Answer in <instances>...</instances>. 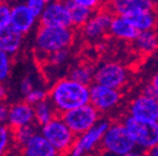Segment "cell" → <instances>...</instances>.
<instances>
[{"label":"cell","instance_id":"obj_1","mask_svg":"<svg viewBox=\"0 0 158 156\" xmlns=\"http://www.w3.org/2000/svg\"><path fill=\"white\" fill-rule=\"evenodd\" d=\"M47 98L59 116L78 107L89 104V86H85L70 80L59 79L48 91Z\"/></svg>","mask_w":158,"mask_h":156},{"label":"cell","instance_id":"obj_2","mask_svg":"<svg viewBox=\"0 0 158 156\" xmlns=\"http://www.w3.org/2000/svg\"><path fill=\"white\" fill-rule=\"evenodd\" d=\"M75 38V32L73 27H37L34 36L35 51L41 56L47 55L58 50L68 49Z\"/></svg>","mask_w":158,"mask_h":156},{"label":"cell","instance_id":"obj_3","mask_svg":"<svg viewBox=\"0 0 158 156\" xmlns=\"http://www.w3.org/2000/svg\"><path fill=\"white\" fill-rule=\"evenodd\" d=\"M40 133L55 150L58 156L67 155L76 140V135L69 130L59 115L41 127Z\"/></svg>","mask_w":158,"mask_h":156},{"label":"cell","instance_id":"obj_4","mask_svg":"<svg viewBox=\"0 0 158 156\" xmlns=\"http://www.w3.org/2000/svg\"><path fill=\"white\" fill-rule=\"evenodd\" d=\"M100 146L111 156H124L136 151V145L124 124L112 123L103 134Z\"/></svg>","mask_w":158,"mask_h":156},{"label":"cell","instance_id":"obj_5","mask_svg":"<svg viewBox=\"0 0 158 156\" xmlns=\"http://www.w3.org/2000/svg\"><path fill=\"white\" fill-rule=\"evenodd\" d=\"M136 145V149L148 152L158 145V122L144 121L130 116L122 122Z\"/></svg>","mask_w":158,"mask_h":156},{"label":"cell","instance_id":"obj_6","mask_svg":"<svg viewBox=\"0 0 158 156\" xmlns=\"http://www.w3.org/2000/svg\"><path fill=\"white\" fill-rule=\"evenodd\" d=\"M63 121L73 133L78 137L91 129L100 120V112L96 110L90 104L67 111L60 115Z\"/></svg>","mask_w":158,"mask_h":156},{"label":"cell","instance_id":"obj_7","mask_svg":"<svg viewBox=\"0 0 158 156\" xmlns=\"http://www.w3.org/2000/svg\"><path fill=\"white\" fill-rule=\"evenodd\" d=\"M109 123L106 120H99L91 129H89L85 133L76 137L72 149L69 151V156H86L94 152L101 144L103 134L108 130Z\"/></svg>","mask_w":158,"mask_h":156},{"label":"cell","instance_id":"obj_8","mask_svg":"<svg viewBox=\"0 0 158 156\" xmlns=\"http://www.w3.org/2000/svg\"><path fill=\"white\" fill-rule=\"evenodd\" d=\"M127 71L116 62H104L94 69V83L106 88L118 90L127 81Z\"/></svg>","mask_w":158,"mask_h":156},{"label":"cell","instance_id":"obj_9","mask_svg":"<svg viewBox=\"0 0 158 156\" xmlns=\"http://www.w3.org/2000/svg\"><path fill=\"white\" fill-rule=\"evenodd\" d=\"M39 23L41 26L73 27L65 1H47L44 11L39 18Z\"/></svg>","mask_w":158,"mask_h":156},{"label":"cell","instance_id":"obj_10","mask_svg":"<svg viewBox=\"0 0 158 156\" xmlns=\"http://www.w3.org/2000/svg\"><path fill=\"white\" fill-rule=\"evenodd\" d=\"M89 104L99 112H106L113 109L121 100V92L118 90L99 85L96 83L89 86Z\"/></svg>","mask_w":158,"mask_h":156},{"label":"cell","instance_id":"obj_11","mask_svg":"<svg viewBox=\"0 0 158 156\" xmlns=\"http://www.w3.org/2000/svg\"><path fill=\"white\" fill-rule=\"evenodd\" d=\"M128 114L138 120L158 122V99L144 94L136 96L128 105Z\"/></svg>","mask_w":158,"mask_h":156},{"label":"cell","instance_id":"obj_12","mask_svg":"<svg viewBox=\"0 0 158 156\" xmlns=\"http://www.w3.org/2000/svg\"><path fill=\"white\" fill-rule=\"evenodd\" d=\"M39 21L33 14L25 2H17L11 5V13H10V27L22 34L23 36L29 34L35 27Z\"/></svg>","mask_w":158,"mask_h":156},{"label":"cell","instance_id":"obj_13","mask_svg":"<svg viewBox=\"0 0 158 156\" xmlns=\"http://www.w3.org/2000/svg\"><path fill=\"white\" fill-rule=\"evenodd\" d=\"M6 124L11 130L35 124L34 108L24 100L17 102L8 106Z\"/></svg>","mask_w":158,"mask_h":156},{"label":"cell","instance_id":"obj_14","mask_svg":"<svg viewBox=\"0 0 158 156\" xmlns=\"http://www.w3.org/2000/svg\"><path fill=\"white\" fill-rule=\"evenodd\" d=\"M111 12L109 11H96L89 21L82 26V35L89 41L100 39L110 29L112 21Z\"/></svg>","mask_w":158,"mask_h":156},{"label":"cell","instance_id":"obj_15","mask_svg":"<svg viewBox=\"0 0 158 156\" xmlns=\"http://www.w3.org/2000/svg\"><path fill=\"white\" fill-rule=\"evenodd\" d=\"M113 13L120 17L142 11H153L154 3L149 0H116L111 3Z\"/></svg>","mask_w":158,"mask_h":156},{"label":"cell","instance_id":"obj_16","mask_svg":"<svg viewBox=\"0 0 158 156\" xmlns=\"http://www.w3.org/2000/svg\"><path fill=\"white\" fill-rule=\"evenodd\" d=\"M23 41L24 36L10 26L0 32V50L9 55L10 57L17 55L21 50Z\"/></svg>","mask_w":158,"mask_h":156},{"label":"cell","instance_id":"obj_17","mask_svg":"<svg viewBox=\"0 0 158 156\" xmlns=\"http://www.w3.org/2000/svg\"><path fill=\"white\" fill-rule=\"evenodd\" d=\"M22 156H58L40 131L22 146Z\"/></svg>","mask_w":158,"mask_h":156},{"label":"cell","instance_id":"obj_18","mask_svg":"<svg viewBox=\"0 0 158 156\" xmlns=\"http://www.w3.org/2000/svg\"><path fill=\"white\" fill-rule=\"evenodd\" d=\"M109 32L113 36L125 41H134L138 35V32L130 24L127 20L120 15L112 18Z\"/></svg>","mask_w":158,"mask_h":156},{"label":"cell","instance_id":"obj_19","mask_svg":"<svg viewBox=\"0 0 158 156\" xmlns=\"http://www.w3.org/2000/svg\"><path fill=\"white\" fill-rule=\"evenodd\" d=\"M65 3L68 8L73 26L82 27L96 12L94 10L80 6L79 3H77L76 0H68V1H65Z\"/></svg>","mask_w":158,"mask_h":156},{"label":"cell","instance_id":"obj_20","mask_svg":"<svg viewBox=\"0 0 158 156\" xmlns=\"http://www.w3.org/2000/svg\"><path fill=\"white\" fill-rule=\"evenodd\" d=\"M127 20L130 24L137 31L138 33L146 32V31H153V27L155 26L156 19L155 15L152 11H142L136 12L123 17Z\"/></svg>","mask_w":158,"mask_h":156},{"label":"cell","instance_id":"obj_21","mask_svg":"<svg viewBox=\"0 0 158 156\" xmlns=\"http://www.w3.org/2000/svg\"><path fill=\"white\" fill-rule=\"evenodd\" d=\"M34 108V118H35V124L43 127L49 121H52L55 117L58 116L57 111L55 110L54 106L52 103L49 102L48 98L43 102L39 103L36 105L33 106Z\"/></svg>","mask_w":158,"mask_h":156},{"label":"cell","instance_id":"obj_22","mask_svg":"<svg viewBox=\"0 0 158 156\" xmlns=\"http://www.w3.org/2000/svg\"><path fill=\"white\" fill-rule=\"evenodd\" d=\"M134 44L137 50H139L143 54H152L158 47L157 35L153 31L138 33L137 37L134 39Z\"/></svg>","mask_w":158,"mask_h":156},{"label":"cell","instance_id":"obj_23","mask_svg":"<svg viewBox=\"0 0 158 156\" xmlns=\"http://www.w3.org/2000/svg\"><path fill=\"white\" fill-rule=\"evenodd\" d=\"M94 69L87 64H79L70 70L68 78L75 82L85 86H90L94 84Z\"/></svg>","mask_w":158,"mask_h":156},{"label":"cell","instance_id":"obj_24","mask_svg":"<svg viewBox=\"0 0 158 156\" xmlns=\"http://www.w3.org/2000/svg\"><path fill=\"white\" fill-rule=\"evenodd\" d=\"M37 132H39V130H37L36 124H30V126H25V127L12 130L13 143L22 147L34 137Z\"/></svg>","mask_w":158,"mask_h":156},{"label":"cell","instance_id":"obj_25","mask_svg":"<svg viewBox=\"0 0 158 156\" xmlns=\"http://www.w3.org/2000/svg\"><path fill=\"white\" fill-rule=\"evenodd\" d=\"M12 144V130L6 123H0V156H5Z\"/></svg>","mask_w":158,"mask_h":156},{"label":"cell","instance_id":"obj_26","mask_svg":"<svg viewBox=\"0 0 158 156\" xmlns=\"http://www.w3.org/2000/svg\"><path fill=\"white\" fill-rule=\"evenodd\" d=\"M12 70V57L0 50V83H5L10 78Z\"/></svg>","mask_w":158,"mask_h":156},{"label":"cell","instance_id":"obj_27","mask_svg":"<svg viewBox=\"0 0 158 156\" xmlns=\"http://www.w3.org/2000/svg\"><path fill=\"white\" fill-rule=\"evenodd\" d=\"M69 58V49H64V50H58L47 55L45 57V62L49 64L51 67H60L68 60Z\"/></svg>","mask_w":158,"mask_h":156},{"label":"cell","instance_id":"obj_28","mask_svg":"<svg viewBox=\"0 0 158 156\" xmlns=\"http://www.w3.org/2000/svg\"><path fill=\"white\" fill-rule=\"evenodd\" d=\"M47 91L43 88H35L34 90H32L31 92L27 94V96H24V102H27L30 105H36L39 103L43 102V100L47 99Z\"/></svg>","mask_w":158,"mask_h":156},{"label":"cell","instance_id":"obj_29","mask_svg":"<svg viewBox=\"0 0 158 156\" xmlns=\"http://www.w3.org/2000/svg\"><path fill=\"white\" fill-rule=\"evenodd\" d=\"M11 5L8 2H0V32L10 26Z\"/></svg>","mask_w":158,"mask_h":156},{"label":"cell","instance_id":"obj_30","mask_svg":"<svg viewBox=\"0 0 158 156\" xmlns=\"http://www.w3.org/2000/svg\"><path fill=\"white\" fill-rule=\"evenodd\" d=\"M46 3H47L46 0H27V1H25V5L27 6L30 11H31L37 19H39L40 15L42 14V12L44 11Z\"/></svg>","mask_w":158,"mask_h":156},{"label":"cell","instance_id":"obj_31","mask_svg":"<svg viewBox=\"0 0 158 156\" xmlns=\"http://www.w3.org/2000/svg\"><path fill=\"white\" fill-rule=\"evenodd\" d=\"M36 88L35 86V82H34V79H33L32 76H25L24 78L21 80V83H20V93L24 96H27L30 92L32 90Z\"/></svg>","mask_w":158,"mask_h":156},{"label":"cell","instance_id":"obj_32","mask_svg":"<svg viewBox=\"0 0 158 156\" xmlns=\"http://www.w3.org/2000/svg\"><path fill=\"white\" fill-rule=\"evenodd\" d=\"M76 1L82 7L88 8V9L94 10V11H96L98 9V6L100 5V1H98V0H76Z\"/></svg>","mask_w":158,"mask_h":156},{"label":"cell","instance_id":"obj_33","mask_svg":"<svg viewBox=\"0 0 158 156\" xmlns=\"http://www.w3.org/2000/svg\"><path fill=\"white\" fill-rule=\"evenodd\" d=\"M7 112H8V106L5 104V102L0 100V123H6Z\"/></svg>","mask_w":158,"mask_h":156},{"label":"cell","instance_id":"obj_34","mask_svg":"<svg viewBox=\"0 0 158 156\" xmlns=\"http://www.w3.org/2000/svg\"><path fill=\"white\" fill-rule=\"evenodd\" d=\"M149 85H151L152 88H153L154 92H155L156 96H157V98H158V72L155 74V76H153V79H152L151 83H149Z\"/></svg>","mask_w":158,"mask_h":156},{"label":"cell","instance_id":"obj_35","mask_svg":"<svg viewBox=\"0 0 158 156\" xmlns=\"http://www.w3.org/2000/svg\"><path fill=\"white\" fill-rule=\"evenodd\" d=\"M7 95H8L7 88H6V85L3 83H0V100L3 102L6 99V97H7Z\"/></svg>","mask_w":158,"mask_h":156},{"label":"cell","instance_id":"obj_36","mask_svg":"<svg viewBox=\"0 0 158 156\" xmlns=\"http://www.w3.org/2000/svg\"><path fill=\"white\" fill-rule=\"evenodd\" d=\"M145 156H158V145L154 147V149H152L151 151L146 152Z\"/></svg>","mask_w":158,"mask_h":156},{"label":"cell","instance_id":"obj_37","mask_svg":"<svg viewBox=\"0 0 158 156\" xmlns=\"http://www.w3.org/2000/svg\"><path fill=\"white\" fill-rule=\"evenodd\" d=\"M111 156V155H110ZM124 156H145L144 155L142 152H139V151H134V152H132V153H130V154H127V155H124Z\"/></svg>","mask_w":158,"mask_h":156}]
</instances>
